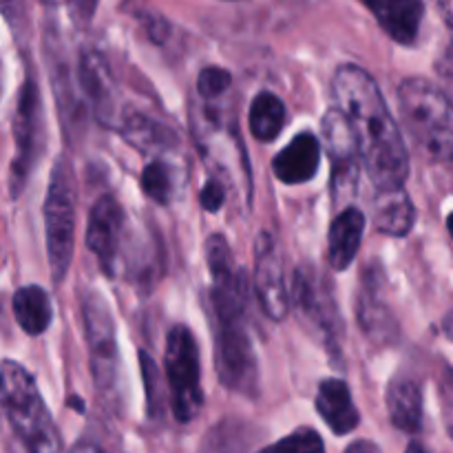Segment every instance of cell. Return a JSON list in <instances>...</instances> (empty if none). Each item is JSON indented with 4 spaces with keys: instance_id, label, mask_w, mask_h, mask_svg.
<instances>
[{
    "instance_id": "cell-12",
    "label": "cell",
    "mask_w": 453,
    "mask_h": 453,
    "mask_svg": "<svg viewBox=\"0 0 453 453\" xmlns=\"http://www.w3.org/2000/svg\"><path fill=\"white\" fill-rule=\"evenodd\" d=\"M124 228V211L111 195L97 199L88 215L87 246L100 259V265L106 273H113V264L118 259L119 239Z\"/></svg>"
},
{
    "instance_id": "cell-18",
    "label": "cell",
    "mask_w": 453,
    "mask_h": 453,
    "mask_svg": "<svg viewBox=\"0 0 453 453\" xmlns=\"http://www.w3.org/2000/svg\"><path fill=\"white\" fill-rule=\"evenodd\" d=\"M388 411L394 427L407 434H418L423 427V392L411 376H394L388 388Z\"/></svg>"
},
{
    "instance_id": "cell-34",
    "label": "cell",
    "mask_w": 453,
    "mask_h": 453,
    "mask_svg": "<svg viewBox=\"0 0 453 453\" xmlns=\"http://www.w3.org/2000/svg\"><path fill=\"white\" fill-rule=\"evenodd\" d=\"M354 449H376L374 445H370V442H361V445H352L348 447V451H354Z\"/></svg>"
},
{
    "instance_id": "cell-15",
    "label": "cell",
    "mask_w": 453,
    "mask_h": 453,
    "mask_svg": "<svg viewBox=\"0 0 453 453\" xmlns=\"http://www.w3.org/2000/svg\"><path fill=\"white\" fill-rule=\"evenodd\" d=\"M319 162H321V144H319L317 135L301 133L274 157L273 171L279 181L296 186L305 184L317 175Z\"/></svg>"
},
{
    "instance_id": "cell-30",
    "label": "cell",
    "mask_w": 453,
    "mask_h": 453,
    "mask_svg": "<svg viewBox=\"0 0 453 453\" xmlns=\"http://www.w3.org/2000/svg\"><path fill=\"white\" fill-rule=\"evenodd\" d=\"M199 202L206 208L208 212H217L226 202V190L224 184H219L217 180H208L206 186H203L202 195H199Z\"/></svg>"
},
{
    "instance_id": "cell-25",
    "label": "cell",
    "mask_w": 453,
    "mask_h": 453,
    "mask_svg": "<svg viewBox=\"0 0 453 453\" xmlns=\"http://www.w3.org/2000/svg\"><path fill=\"white\" fill-rule=\"evenodd\" d=\"M273 449L292 451V453H321L323 449H326V445H323L321 436H319L314 429L303 427V429H296V432H292L288 438H283V441L277 442Z\"/></svg>"
},
{
    "instance_id": "cell-1",
    "label": "cell",
    "mask_w": 453,
    "mask_h": 453,
    "mask_svg": "<svg viewBox=\"0 0 453 453\" xmlns=\"http://www.w3.org/2000/svg\"><path fill=\"white\" fill-rule=\"evenodd\" d=\"M336 106L354 133L361 166L379 190L405 186L410 155L388 102L365 69L341 65L332 78Z\"/></svg>"
},
{
    "instance_id": "cell-16",
    "label": "cell",
    "mask_w": 453,
    "mask_h": 453,
    "mask_svg": "<svg viewBox=\"0 0 453 453\" xmlns=\"http://www.w3.org/2000/svg\"><path fill=\"white\" fill-rule=\"evenodd\" d=\"M317 411L336 436H348L361 423L349 388L341 379H326L319 385Z\"/></svg>"
},
{
    "instance_id": "cell-13",
    "label": "cell",
    "mask_w": 453,
    "mask_h": 453,
    "mask_svg": "<svg viewBox=\"0 0 453 453\" xmlns=\"http://www.w3.org/2000/svg\"><path fill=\"white\" fill-rule=\"evenodd\" d=\"M385 34L401 44H414L425 16L423 0H361Z\"/></svg>"
},
{
    "instance_id": "cell-27",
    "label": "cell",
    "mask_w": 453,
    "mask_h": 453,
    "mask_svg": "<svg viewBox=\"0 0 453 453\" xmlns=\"http://www.w3.org/2000/svg\"><path fill=\"white\" fill-rule=\"evenodd\" d=\"M140 358H142V374H144V383H146V398H149V414L159 416V411H162V398H159L157 367H155L153 358H150L146 352H142Z\"/></svg>"
},
{
    "instance_id": "cell-17",
    "label": "cell",
    "mask_w": 453,
    "mask_h": 453,
    "mask_svg": "<svg viewBox=\"0 0 453 453\" xmlns=\"http://www.w3.org/2000/svg\"><path fill=\"white\" fill-rule=\"evenodd\" d=\"M365 215L358 208L348 206L334 217L327 233V257L334 270H348L361 248Z\"/></svg>"
},
{
    "instance_id": "cell-8",
    "label": "cell",
    "mask_w": 453,
    "mask_h": 453,
    "mask_svg": "<svg viewBox=\"0 0 453 453\" xmlns=\"http://www.w3.org/2000/svg\"><path fill=\"white\" fill-rule=\"evenodd\" d=\"M13 142H16V159L12 164V195L18 197L29 177V171L34 168L40 142H42V106H40V91L34 78H27L18 93Z\"/></svg>"
},
{
    "instance_id": "cell-21",
    "label": "cell",
    "mask_w": 453,
    "mask_h": 453,
    "mask_svg": "<svg viewBox=\"0 0 453 453\" xmlns=\"http://www.w3.org/2000/svg\"><path fill=\"white\" fill-rule=\"evenodd\" d=\"M16 323L31 336L42 334L51 323V299L40 286H25L13 295L12 301Z\"/></svg>"
},
{
    "instance_id": "cell-23",
    "label": "cell",
    "mask_w": 453,
    "mask_h": 453,
    "mask_svg": "<svg viewBox=\"0 0 453 453\" xmlns=\"http://www.w3.org/2000/svg\"><path fill=\"white\" fill-rule=\"evenodd\" d=\"M248 124H250V133L259 142L277 140L279 133L286 127V104L281 97L270 91H261L252 100Z\"/></svg>"
},
{
    "instance_id": "cell-24",
    "label": "cell",
    "mask_w": 453,
    "mask_h": 453,
    "mask_svg": "<svg viewBox=\"0 0 453 453\" xmlns=\"http://www.w3.org/2000/svg\"><path fill=\"white\" fill-rule=\"evenodd\" d=\"M142 190L157 203H168L175 190V173L166 159H155L142 173Z\"/></svg>"
},
{
    "instance_id": "cell-28",
    "label": "cell",
    "mask_w": 453,
    "mask_h": 453,
    "mask_svg": "<svg viewBox=\"0 0 453 453\" xmlns=\"http://www.w3.org/2000/svg\"><path fill=\"white\" fill-rule=\"evenodd\" d=\"M438 392H441V405L442 416H445V427L453 438V370L445 367L441 374V383H438Z\"/></svg>"
},
{
    "instance_id": "cell-31",
    "label": "cell",
    "mask_w": 453,
    "mask_h": 453,
    "mask_svg": "<svg viewBox=\"0 0 453 453\" xmlns=\"http://www.w3.org/2000/svg\"><path fill=\"white\" fill-rule=\"evenodd\" d=\"M97 3L100 0H66V7H69V13L75 25L87 27L93 20V16H96Z\"/></svg>"
},
{
    "instance_id": "cell-19",
    "label": "cell",
    "mask_w": 453,
    "mask_h": 453,
    "mask_svg": "<svg viewBox=\"0 0 453 453\" xmlns=\"http://www.w3.org/2000/svg\"><path fill=\"white\" fill-rule=\"evenodd\" d=\"M358 323L363 332L376 343H389L396 339V321L388 303L380 299L374 274L365 273V279H363V290L358 295Z\"/></svg>"
},
{
    "instance_id": "cell-36",
    "label": "cell",
    "mask_w": 453,
    "mask_h": 453,
    "mask_svg": "<svg viewBox=\"0 0 453 453\" xmlns=\"http://www.w3.org/2000/svg\"><path fill=\"white\" fill-rule=\"evenodd\" d=\"M447 230H449V234L453 237V212L449 217H447Z\"/></svg>"
},
{
    "instance_id": "cell-6",
    "label": "cell",
    "mask_w": 453,
    "mask_h": 453,
    "mask_svg": "<svg viewBox=\"0 0 453 453\" xmlns=\"http://www.w3.org/2000/svg\"><path fill=\"white\" fill-rule=\"evenodd\" d=\"M164 365L171 389L173 416L177 423H190L203 407V389L197 341L186 326H175L168 332Z\"/></svg>"
},
{
    "instance_id": "cell-35",
    "label": "cell",
    "mask_w": 453,
    "mask_h": 453,
    "mask_svg": "<svg viewBox=\"0 0 453 453\" xmlns=\"http://www.w3.org/2000/svg\"><path fill=\"white\" fill-rule=\"evenodd\" d=\"M13 3H16V0H0V9H3V12H9V9L13 7Z\"/></svg>"
},
{
    "instance_id": "cell-33",
    "label": "cell",
    "mask_w": 453,
    "mask_h": 453,
    "mask_svg": "<svg viewBox=\"0 0 453 453\" xmlns=\"http://www.w3.org/2000/svg\"><path fill=\"white\" fill-rule=\"evenodd\" d=\"M445 334L453 341V312L447 314V319H445Z\"/></svg>"
},
{
    "instance_id": "cell-9",
    "label": "cell",
    "mask_w": 453,
    "mask_h": 453,
    "mask_svg": "<svg viewBox=\"0 0 453 453\" xmlns=\"http://www.w3.org/2000/svg\"><path fill=\"white\" fill-rule=\"evenodd\" d=\"M323 137L332 159V199L334 203H345L357 193L361 159L352 128L339 106L327 111L323 118Z\"/></svg>"
},
{
    "instance_id": "cell-2",
    "label": "cell",
    "mask_w": 453,
    "mask_h": 453,
    "mask_svg": "<svg viewBox=\"0 0 453 453\" xmlns=\"http://www.w3.org/2000/svg\"><path fill=\"white\" fill-rule=\"evenodd\" d=\"M0 410L20 445L29 451H60V434L35 380L20 363H0Z\"/></svg>"
},
{
    "instance_id": "cell-37",
    "label": "cell",
    "mask_w": 453,
    "mask_h": 453,
    "mask_svg": "<svg viewBox=\"0 0 453 453\" xmlns=\"http://www.w3.org/2000/svg\"><path fill=\"white\" fill-rule=\"evenodd\" d=\"M0 93H3V66H0Z\"/></svg>"
},
{
    "instance_id": "cell-29",
    "label": "cell",
    "mask_w": 453,
    "mask_h": 453,
    "mask_svg": "<svg viewBox=\"0 0 453 453\" xmlns=\"http://www.w3.org/2000/svg\"><path fill=\"white\" fill-rule=\"evenodd\" d=\"M436 73L441 78L442 91L447 93V97L453 102V42L447 44L445 51L441 53V58L436 60Z\"/></svg>"
},
{
    "instance_id": "cell-32",
    "label": "cell",
    "mask_w": 453,
    "mask_h": 453,
    "mask_svg": "<svg viewBox=\"0 0 453 453\" xmlns=\"http://www.w3.org/2000/svg\"><path fill=\"white\" fill-rule=\"evenodd\" d=\"M438 4V12H441V16L445 18L447 25L453 29V0H436Z\"/></svg>"
},
{
    "instance_id": "cell-11",
    "label": "cell",
    "mask_w": 453,
    "mask_h": 453,
    "mask_svg": "<svg viewBox=\"0 0 453 453\" xmlns=\"http://www.w3.org/2000/svg\"><path fill=\"white\" fill-rule=\"evenodd\" d=\"M295 305L310 326L317 327L327 341L334 343L341 327L339 314H336L334 299L327 295L317 270L301 268L295 274Z\"/></svg>"
},
{
    "instance_id": "cell-14",
    "label": "cell",
    "mask_w": 453,
    "mask_h": 453,
    "mask_svg": "<svg viewBox=\"0 0 453 453\" xmlns=\"http://www.w3.org/2000/svg\"><path fill=\"white\" fill-rule=\"evenodd\" d=\"M78 73L80 87L91 102L97 119L111 124V119L115 118V84L104 58L97 51H82Z\"/></svg>"
},
{
    "instance_id": "cell-20",
    "label": "cell",
    "mask_w": 453,
    "mask_h": 453,
    "mask_svg": "<svg viewBox=\"0 0 453 453\" xmlns=\"http://www.w3.org/2000/svg\"><path fill=\"white\" fill-rule=\"evenodd\" d=\"M416 208L403 186L379 190L374 203V224L389 237H405L414 228Z\"/></svg>"
},
{
    "instance_id": "cell-7",
    "label": "cell",
    "mask_w": 453,
    "mask_h": 453,
    "mask_svg": "<svg viewBox=\"0 0 453 453\" xmlns=\"http://www.w3.org/2000/svg\"><path fill=\"white\" fill-rule=\"evenodd\" d=\"M82 321L93 380L100 392H109L118 379V339L109 305L97 292L91 290L82 296Z\"/></svg>"
},
{
    "instance_id": "cell-26",
    "label": "cell",
    "mask_w": 453,
    "mask_h": 453,
    "mask_svg": "<svg viewBox=\"0 0 453 453\" xmlns=\"http://www.w3.org/2000/svg\"><path fill=\"white\" fill-rule=\"evenodd\" d=\"M230 73L221 66H206L197 78V91L203 100H215L230 87Z\"/></svg>"
},
{
    "instance_id": "cell-5",
    "label": "cell",
    "mask_w": 453,
    "mask_h": 453,
    "mask_svg": "<svg viewBox=\"0 0 453 453\" xmlns=\"http://www.w3.org/2000/svg\"><path fill=\"white\" fill-rule=\"evenodd\" d=\"M215 317V363L221 385L243 396H257L259 363L246 327V314Z\"/></svg>"
},
{
    "instance_id": "cell-10",
    "label": "cell",
    "mask_w": 453,
    "mask_h": 453,
    "mask_svg": "<svg viewBox=\"0 0 453 453\" xmlns=\"http://www.w3.org/2000/svg\"><path fill=\"white\" fill-rule=\"evenodd\" d=\"M255 290L261 310L270 321H283L288 317L290 295L283 281L281 259L268 233H261L255 246Z\"/></svg>"
},
{
    "instance_id": "cell-3",
    "label": "cell",
    "mask_w": 453,
    "mask_h": 453,
    "mask_svg": "<svg viewBox=\"0 0 453 453\" xmlns=\"http://www.w3.org/2000/svg\"><path fill=\"white\" fill-rule=\"evenodd\" d=\"M398 106L425 157L453 162V102L447 93L423 78H407L398 87Z\"/></svg>"
},
{
    "instance_id": "cell-4",
    "label": "cell",
    "mask_w": 453,
    "mask_h": 453,
    "mask_svg": "<svg viewBox=\"0 0 453 453\" xmlns=\"http://www.w3.org/2000/svg\"><path fill=\"white\" fill-rule=\"evenodd\" d=\"M44 234L53 281L60 283L71 268L75 248V188L65 162H58L44 197Z\"/></svg>"
},
{
    "instance_id": "cell-22",
    "label": "cell",
    "mask_w": 453,
    "mask_h": 453,
    "mask_svg": "<svg viewBox=\"0 0 453 453\" xmlns=\"http://www.w3.org/2000/svg\"><path fill=\"white\" fill-rule=\"evenodd\" d=\"M119 131H122V137L128 144L144 150V153H155V150L168 149V146L175 144V133L171 128L142 113H127Z\"/></svg>"
}]
</instances>
